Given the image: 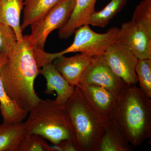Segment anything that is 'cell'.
Returning <instances> with one entry per match:
<instances>
[{
    "instance_id": "cell-1",
    "label": "cell",
    "mask_w": 151,
    "mask_h": 151,
    "mask_svg": "<svg viewBox=\"0 0 151 151\" xmlns=\"http://www.w3.org/2000/svg\"><path fill=\"white\" fill-rule=\"evenodd\" d=\"M0 73L6 94L22 110L29 112L40 100L34 89L40 69L28 35L17 42Z\"/></svg>"
},
{
    "instance_id": "cell-2",
    "label": "cell",
    "mask_w": 151,
    "mask_h": 151,
    "mask_svg": "<svg viewBox=\"0 0 151 151\" xmlns=\"http://www.w3.org/2000/svg\"><path fill=\"white\" fill-rule=\"evenodd\" d=\"M112 121L130 145L137 147L151 137V100L140 87L131 85L118 104Z\"/></svg>"
},
{
    "instance_id": "cell-3",
    "label": "cell",
    "mask_w": 151,
    "mask_h": 151,
    "mask_svg": "<svg viewBox=\"0 0 151 151\" xmlns=\"http://www.w3.org/2000/svg\"><path fill=\"white\" fill-rule=\"evenodd\" d=\"M24 122L26 134L42 136L53 145L64 140L76 142L75 132L64 106L54 100L40 99L29 111Z\"/></svg>"
},
{
    "instance_id": "cell-4",
    "label": "cell",
    "mask_w": 151,
    "mask_h": 151,
    "mask_svg": "<svg viewBox=\"0 0 151 151\" xmlns=\"http://www.w3.org/2000/svg\"><path fill=\"white\" fill-rule=\"evenodd\" d=\"M64 106L75 131L78 151H98L105 124L86 103L78 86Z\"/></svg>"
},
{
    "instance_id": "cell-5",
    "label": "cell",
    "mask_w": 151,
    "mask_h": 151,
    "mask_svg": "<svg viewBox=\"0 0 151 151\" xmlns=\"http://www.w3.org/2000/svg\"><path fill=\"white\" fill-rule=\"evenodd\" d=\"M75 2L76 0H59L41 18L31 25V34L28 37L33 47L44 50L50 34L67 23Z\"/></svg>"
},
{
    "instance_id": "cell-6",
    "label": "cell",
    "mask_w": 151,
    "mask_h": 151,
    "mask_svg": "<svg viewBox=\"0 0 151 151\" xmlns=\"http://www.w3.org/2000/svg\"><path fill=\"white\" fill-rule=\"evenodd\" d=\"M119 31V28L112 27L105 33H98L91 29L89 25H83L75 31L72 44L58 54L60 56L78 52L92 57L100 55L117 40Z\"/></svg>"
},
{
    "instance_id": "cell-7",
    "label": "cell",
    "mask_w": 151,
    "mask_h": 151,
    "mask_svg": "<svg viewBox=\"0 0 151 151\" xmlns=\"http://www.w3.org/2000/svg\"><path fill=\"white\" fill-rule=\"evenodd\" d=\"M99 85L111 92L119 100L129 86L111 69L104 54L92 57L90 64L81 74L79 85Z\"/></svg>"
},
{
    "instance_id": "cell-8",
    "label": "cell",
    "mask_w": 151,
    "mask_h": 151,
    "mask_svg": "<svg viewBox=\"0 0 151 151\" xmlns=\"http://www.w3.org/2000/svg\"><path fill=\"white\" fill-rule=\"evenodd\" d=\"M103 54L113 72L128 85H136L138 83L135 68L138 59L126 45L116 40Z\"/></svg>"
},
{
    "instance_id": "cell-9",
    "label": "cell",
    "mask_w": 151,
    "mask_h": 151,
    "mask_svg": "<svg viewBox=\"0 0 151 151\" xmlns=\"http://www.w3.org/2000/svg\"><path fill=\"white\" fill-rule=\"evenodd\" d=\"M85 101L104 123L112 120L118 100L111 92L95 84L77 85Z\"/></svg>"
},
{
    "instance_id": "cell-10",
    "label": "cell",
    "mask_w": 151,
    "mask_h": 151,
    "mask_svg": "<svg viewBox=\"0 0 151 151\" xmlns=\"http://www.w3.org/2000/svg\"><path fill=\"white\" fill-rule=\"evenodd\" d=\"M117 40L126 45L138 59H151V37L132 20L122 25Z\"/></svg>"
},
{
    "instance_id": "cell-11",
    "label": "cell",
    "mask_w": 151,
    "mask_h": 151,
    "mask_svg": "<svg viewBox=\"0 0 151 151\" xmlns=\"http://www.w3.org/2000/svg\"><path fill=\"white\" fill-rule=\"evenodd\" d=\"M92 59V57L82 53L70 57L64 55L56 58L52 64L68 83L75 87L78 85L81 74Z\"/></svg>"
},
{
    "instance_id": "cell-12",
    "label": "cell",
    "mask_w": 151,
    "mask_h": 151,
    "mask_svg": "<svg viewBox=\"0 0 151 151\" xmlns=\"http://www.w3.org/2000/svg\"><path fill=\"white\" fill-rule=\"evenodd\" d=\"M40 74L43 75L46 80L45 93L51 94L56 92L57 97L54 101L64 106L73 93L75 87L68 83L52 63L44 65L40 69Z\"/></svg>"
},
{
    "instance_id": "cell-13",
    "label": "cell",
    "mask_w": 151,
    "mask_h": 151,
    "mask_svg": "<svg viewBox=\"0 0 151 151\" xmlns=\"http://www.w3.org/2000/svg\"><path fill=\"white\" fill-rule=\"evenodd\" d=\"M97 0H76L75 6L67 23L59 29L58 35L61 39H66L73 35L75 31L86 24L89 17L95 11Z\"/></svg>"
},
{
    "instance_id": "cell-14",
    "label": "cell",
    "mask_w": 151,
    "mask_h": 151,
    "mask_svg": "<svg viewBox=\"0 0 151 151\" xmlns=\"http://www.w3.org/2000/svg\"><path fill=\"white\" fill-rule=\"evenodd\" d=\"M24 0H0V22L12 28L18 42L23 40L20 19Z\"/></svg>"
},
{
    "instance_id": "cell-15",
    "label": "cell",
    "mask_w": 151,
    "mask_h": 151,
    "mask_svg": "<svg viewBox=\"0 0 151 151\" xmlns=\"http://www.w3.org/2000/svg\"><path fill=\"white\" fill-rule=\"evenodd\" d=\"M8 56L0 53V70L6 61ZM0 113L4 123H16L22 122L26 118L28 111L22 110L9 98L4 89L0 73Z\"/></svg>"
},
{
    "instance_id": "cell-16",
    "label": "cell",
    "mask_w": 151,
    "mask_h": 151,
    "mask_svg": "<svg viewBox=\"0 0 151 151\" xmlns=\"http://www.w3.org/2000/svg\"><path fill=\"white\" fill-rule=\"evenodd\" d=\"M129 142L112 121L105 123L98 151H132Z\"/></svg>"
},
{
    "instance_id": "cell-17",
    "label": "cell",
    "mask_w": 151,
    "mask_h": 151,
    "mask_svg": "<svg viewBox=\"0 0 151 151\" xmlns=\"http://www.w3.org/2000/svg\"><path fill=\"white\" fill-rule=\"evenodd\" d=\"M26 134L23 122L0 124V151H17Z\"/></svg>"
},
{
    "instance_id": "cell-18",
    "label": "cell",
    "mask_w": 151,
    "mask_h": 151,
    "mask_svg": "<svg viewBox=\"0 0 151 151\" xmlns=\"http://www.w3.org/2000/svg\"><path fill=\"white\" fill-rule=\"evenodd\" d=\"M59 0H24L23 19L21 28L25 29L41 18Z\"/></svg>"
},
{
    "instance_id": "cell-19",
    "label": "cell",
    "mask_w": 151,
    "mask_h": 151,
    "mask_svg": "<svg viewBox=\"0 0 151 151\" xmlns=\"http://www.w3.org/2000/svg\"><path fill=\"white\" fill-rule=\"evenodd\" d=\"M127 4V0H111L103 9L92 13L85 24L105 27Z\"/></svg>"
},
{
    "instance_id": "cell-20",
    "label": "cell",
    "mask_w": 151,
    "mask_h": 151,
    "mask_svg": "<svg viewBox=\"0 0 151 151\" xmlns=\"http://www.w3.org/2000/svg\"><path fill=\"white\" fill-rule=\"evenodd\" d=\"M132 21L151 37V0H142L135 8Z\"/></svg>"
},
{
    "instance_id": "cell-21",
    "label": "cell",
    "mask_w": 151,
    "mask_h": 151,
    "mask_svg": "<svg viewBox=\"0 0 151 151\" xmlns=\"http://www.w3.org/2000/svg\"><path fill=\"white\" fill-rule=\"evenodd\" d=\"M135 71L140 88L151 97V59H138Z\"/></svg>"
},
{
    "instance_id": "cell-22",
    "label": "cell",
    "mask_w": 151,
    "mask_h": 151,
    "mask_svg": "<svg viewBox=\"0 0 151 151\" xmlns=\"http://www.w3.org/2000/svg\"><path fill=\"white\" fill-rule=\"evenodd\" d=\"M17 151H53V149L40 135L27 134L20 143Z\"/></svg>"
},
{
    "instance_id": "cell-23",
    "label": "cell",
    "mask_w": 151,
    "mask_h": 151,
    "mask_svg": "<svg viewBox=\"0 0 151 151\" xmlns=\"http://www.w3.org/2000/svg\"><path fill=\"white\" fill-rule=\"evenodd\" d=\"M17 42L12 28L0 22V53L9 56L13 51Z\"/></svg>"
},
{
    "instance_id": "cell-24",
    "label": "cell",
    "mask_w": 151,
    "mask_h": 151,
    "mask_svg": "<svg viewBox=\"0 0 151 151\" xmlns=\"http://www.w3.org/2000/svg\"><path fill=\"white\" fill-rule=\"evenodd\" d=\"M52 147L53 151H78L75 141L70 140L61 141Z\"/></svg>"
},
{
    "instance_id": "cell-25",
    "label": "cell",
    "mask_w": 151,
    "mask_h": 151,
    "mask_svg": "<svg viewBox=\"0 0 151 151\" xmlns=\"http://www.w3.org/2000/svg\"></svg>"
}]
</instances>
